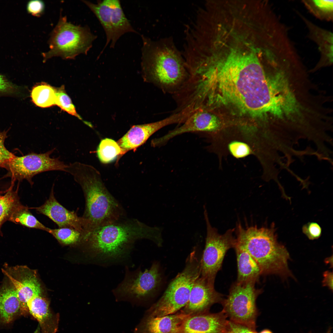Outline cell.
Masks as SVG:
<instances>
[{
  "mask_svg": "<svg viewBox=\"0 0 333 333\" xmlns=\"http://www.w3.org/2000/svg\"><path fill=\"white\" fill-rule=\"evenodd\" d=\"M266 57L252 50L231 51L219 57L208 76L210 90L218 86L229 102L252 114L270 118L279 109V84L271 72L267 74Z\"/></svg>",
  "mask_w": 333,
  "mask_h": 333,
  "instance_id": "6da1fadb",
  "label": "cell"
},
{
  "mask_svg": "<svg viewBox=\"0 0 333 333\" xmlns=\"http://www.w3.org/2000/svg\"><path fill=\"white\" fill-rule=\"evenodd\" d=\"M162 230L138 220L125 218L85 231L80 242L85 244L94 253L99 264L106 265L128 259L139 240L150 239L158 247L162 246Z\"/></svg>",
  "mask_w": 333,
  "mask_h": 333,
  "instance_id": "7a4b0ae2",
  "label": "cell"
},
{
  "mask_svg": "<svg viewBox=\"0 0 333 333\" xmlns=\"http://www.w3.org/2000/svg\"><path fill=\"white\" fill-rule=\"evenodd\" d=\"M142 66L144 79L165 93H177L189 75L181 52L172 37L153 40L142 36Z\"/></svg>",
  "mask_w": 333,
  "mask_h": 333,
  "instance_id": "3957f363",
  "label": "cell"
},
{
  "mask_svg": "<svg viewBox=\"0 0 333 333\" xmlns=\"http://www.w3.org/2000/svg\"><path fill=\"white\" fill-rule=\"evenodd\" d=\"M64 171L72 175L82 190L85 204L82 217L86 220L88 229L125 218L123 207L107 189L94 168L76 162L67 165Z\"/></svg>",
  "mask_w": 333,
  "mask_h": 333,
  "instance_id": "277c9868",
  "label": "cell"
},
{
  "mask_svg": "<svg viewBox=\"0 0 333 333\" xmlns=\"http://www.w3.org/2000/svg\"><path fill=\"white\" fill-rule=\"evenodd\" d=\"M235 230L236 244L245 249L259 265L262 274L293 277L288 262L289 254L277 241L274 224L270 228L257 225L244 228L239 223Z\"/></svg>",
  "mask_w": 333,
  "mask_h": 333,
  "instance_id": "5b68a950",
  "label": "cell"
},
{
  "mask_svg": "<svg viewBox=\"0 0 333 333\" xmlns=\"http://www.w3.org/2000/svg\"><path fill=\"white\" fill-rule=\"evenodd\" d=\"M201 272L200 259L194 249L188 256L183 269L171 282L162 296L147 310L146 314L162 317L176 313L183 308Z\"/></svg>",
  "mask_w": 333,
  "mask_h": 333,
  "instance_id": "8992f818",
  "label": "cell"
},
{
  "mask_svg": "<svg viewBox=\"0 0 333 333\" xmlns=\"http://www.w3.org/2000/svg\"><path fill=\"white\" fill-rule=\"evenodd\" d=\"M97 38L88 27L72 24L60 15L48 42L49 50L42 54L43 62L54 57L74 59L80 54L87 55Z\"/></svg>",
  "mask_w": 333,
  "mask_h": 333,
  "instance_id": "52a82bcc",
  "label": "cell"
},
{
  "mask_svg": "<svg viewBox=\"0 0 333 333\" xmlns=\"http://www.w3.org/2000/svg\"><path fill=\"white\" fill-rule=\"evenodd\" d=\"M162 276L159 264L154 262L142 271L140 269L131 271L126 268L123 280L113 290L117 301H128L140 304L152 297L160 286Z\"/></svg>",
  "mask_w": 333,
  "mask_h": 333,
  "instance_id": "ba28073f",
  "label": "cell"
},
{
  "mask_svg": "<svg viewBox=\"0 0 333 333\" xmlns=\"http://www.w3.org/2000/svg\"><path fill=\"white\" fill-rule=\"evenodd\" d=\"M255 283L236 282L232 285L228 295L221 303L222 311L229 320L254 331L258 314L256 300L262 291L255 288Z\"/></svg>",
  "mask_w": 333,
  "mask_h": 333,
  "instance_id": "9c48e42d",
  "label": "cell"
},
{
  "mask_svg": "<svg viewBox=\"0 0 333 333\" xmlns=\"http://www.w3.org/2000/svg\"><path fill=\"white\" fill-rule=\"evenodd\" d=\"M204 208L207 235L204 249L200 259V276L214 285L216 274L222 267L226 252L235 246L236 240L233 234L235 228L229 229L224 234H220L217 229L211 225L205 206Z\"/></svg>",
  "mask_w": 333,
  "mask_h": 333,
  "instance_id": "30bf717a",
  "label": "cell"
},
{
  "mask_svg": "<svg viewBox=\"0 0 333 333\" xmlns=\"http://www.w3.org/2000/svg\"><path fill=\"white\" fill-rule=\"evenodd\" d=\"M55 149L45 153H31L22 156H15L3 166L7 171L4 178L10 177L12 183L26 179L31 186L34 182L32 178L39 174L49 171H64L67 165L59 158L50 157Z\"/></svg>",
  "mask_w": 333,
  "mask_h": 333,
  "instance_id": "8fae6325",
  "label": "cell"
},
{
  "mask_svg": "<svg viewBox=\"0 0 333 333\" xmlns=\"http://www.w3.org/2000/svg\"><path fill=\"white\" fill-rule=\"evenodd\" d=\"M82 1L96 16L105 32L106 43L101 53L110 43V47L114 48L117 40L125 33H138L126 17L119 0H98L96 3Z\"/></svg>",
  "mask_w": 333,
  "mask_h": 333,
  "instance_id": "7c38bea8",
  "label": "cell"
},
{
  "mask_svg": "<svg viewBox=\"0 0 333 333\" xmlns=\"http://www.w3.org/2000/svg\"><path fill=\"white\" fill-rule=\"evenodd\" d=\"M2 272L14 286L20 301V312H28L27 303L36 296L43 294L36 272L25 265L10 266L5 264Z\"/></svg>",
  "mask_w": 333,
  "mask_h": 333,
  "instance_id": "4fadbf2b",
  "label": "cell"
},
{
  "mask_svg": "<svg viewBox=\"0 0 333 333\" xmlns=\"http://www.w3.org/2000/svg\"><path fill=\"white\" fill-rule=\"evenodd\" d=\"M183 121V115L175 113L160 121L133 125L117 142L125 154L129 150H135L162 128L172 124H181Z\"/></svg>",
  "mask_w": 333,
  "mask_h": 333,
  "instance_id": "5bb4252c",
  "label": "cell"
},
{
  "mask_svg": "<svg viewBox=\"0 0 333 333\" xmlns=\"http://www.w3.org/2000/svg\"><path fill=\"white\" fill-rule=\"evenodd\" d=\"M53 185L49 197L42 205L31 208L39 213L43 215L51 220L59 228L68 227L83 233L87 229L86 220L79 217L74 211H70L64 207L56 199Z\"/></svg>",
  "mask_w": 333,
  "mask_h": 333,
  "instance_id": "9a60e30c",
  "label": "cell"
},
{
  "mask_svg": "<svg viewBox=\"0 0 333 333\" xmlns=\"http://www.w3.org/2000/svg\"><path fill=\"white\" fill-rule=\"evenodd\" d=\"M220 125V121L214 114L208 110L198 109L191 114L182 125L156 138L155 142L160 146L176 136L188 132H212L217 130Z\"/></svg>",
  "mask_w": 333,
  "mask_h": 333,
  "instance_id": "2e32d148",
  "label": "cell"
},
{
  "mask_svg": "<svg viewBox=\"0 0 333 333\" xmlns=\"http://www.w3.org/2000/svg\"><path fill=\"white\" fill-rule=\"evenodd\" d=\"M224 299L223 294L215 290L214 285L200 276L193 285L187 303L180 312L190 315L208 312L211 306L221 303Z\"/></svg>",
  "mask_w": 333,
  "mask_h": 333,
  "instance_id": "e0dca14e",
  "label": "cell"
},
{
  "mask_svg": "<svg viewBox=\"0 0 333 333\" xmlns=\"http://www.w3.org/2000/svg\"><path fill=\"white\" fill-rule=\"evenodd\" d=\"M227 318L222 310L216 313L208 311L189 315L181 333H225L228 321Z\"/></svg>",
  "mask_w": 333,
  "mask_h": 333,
  "instance_id": "ac0fdd59",
  "label": "cell"
},
{
  "mask_svg": "<svg viewBox=\"0 0 333 333\" xmlns=\"http://www.w3.org/2000/svg\"><path fill=\"white\" fill-rule=\"evenodd\" d=\"M189 315L180 311L159 317L146 314L135 328L134 333H181Z\"/></svg>",
  "mask_w": 333,
  "mask_h": 333,
  "instance_id": "d6986e66",
  "label": "cell"
},
{
  "mask_svg": "<svg viewBox=\"0 0 333 333\" xmlns=\"http://www.w3.org/2000/svg\"><path fill=\"white\" fill-rule=\"evenodd\" d=\"M296 12L306 26L308 37L317 45L320 55L316 68L330 65L333 60L332 33L312 22L298 10Z\"/></svg>",
  "mask_w": 333,
  "mask_h": 333,
  "instance_id": "ffe728a7",
  "label": "cell"
},
{
  "mask_svg": "<svg viewBox=\"0 0 333 333\" xmlns=\"http://www.w3.org/2000/svg\"><path fill=\"white\" fill-rule=\"evenodd\" d=\"M28 312L39 322L41 333H55L58 328V316L52 313L43 294L34 297L27 303Z\"/></svg>",
  "mask_w": 333,
  "mask_h": 333,
  "instance_id": "44dd1931",
  "label": "cell"
},
{
  "mask_svg": "<svg viewBox=\"0 0 333 333\" xmlns=\"http://www.w3.org/2000/svg\"><path fill=\"white\" fill-rule=\"evenodd\" d=\"M234 248L236 253L237 262L236 282L240 283L250 282L256 283L262 274L259 265L243 248L236 243Z\"/></svg>",
  "mask_w": 333,
  "mask_h": 333,
  "instance_id": "7402d4cb",
  "label": "cell"
},
{
  "mask_svg": "<svg viewBox=\"0 0 333 333\" xmlns=\"http://www.w3.org/2000/svg\"><path fill=\"white\" fill-rule=\"evenodd\" d=\"M6 278L0 286V316L4 322L9 323L20 311L21 305L14 286Z\"/></svg>",
  "mask_w": 333,
  "mask_h": 333,
  "instance_id": "603a6c76",
  "label": "cell"
},
{
  "mask_svg": "<svg viewBox=\"0 0 333 333\" xmlns=\"http://www.w3.org/2000/svg\"><path fill=\"white\" fill-rule=\"evenodd\" d=\"M33 102L37 106L47 108L56 105V88L45 83L34 86L31 92Z\"/></svg>",
  "mask_w": 333,
  "mask_h": 333,
  "instance_id": "cb8c5ba5",
  "label": "cell"
},
{
  "mask_svg": "<svg viewBox=\"0 0 333 333\" xmlns=\"http://www.w3.org/2000/svg\"><path fill=\"white\" fill-rule=\"evenodd\" d=\"M5 194L0 195V236H2L1 228L8 220L15 208L21 204L18 194V189L13 190V183Z\"/></svg>",
  "mask_w": 333,
  "mask_h": 333,
  "instance_id": "d4e9b609",
  "label": "cell"
},
{
  "mask_svg": "<svg viewBox=\"0 0 333 333\" xmlns=\"http://www.w3.org/2000/svg\"><path fill=\"white\" fill-rule=\"evenodd\" d=\"M29 208L21 203L15 208L8 220L27 227L46 231L49 228L39 221L30 212Z\"/></svg>",
  "mask_w": 333,
  "mask_h": 333,
  "instance_id": "484cf974",
  "label": "cell"
},
{
  "mask_svg": "<svg viewBox=\"0 0 333 333\" xmlns=\"http://www.w3.org/2000/svg\"><path fill=\"white\" fill-rule=\"evenodd\" d=\"M308 11L319 20L331 22L333 19V1L311 0L302 1Z\"/></svg>",
  "mask_w": 333,
  "mask_h": 333,
  "instance_id": "4316f807",
  "label": "cell"
},
{
  "mask_svg": "<svg viewBox=\"0 0 333 333\" xmlns=\"http://www.w3.org/2000/svg\"><path fill=\"white\" fill-rule=\"evenodd\" d=\"M97 154L101 162L107 164L113 162L124 153L117 142L106 138L101 141L97 149Z\"/></svg>",
  "mask_w": 333,
  "mask_h": 333,
  "instance_id": "83f0119b",
  "label": "cell"
},
{
  "mask_svg": "<svg viewBox=\"0 0 333 333\" xmlns=\"http://www.w3.org/2000/svg\"><path fill=\"white\" fill-rule=\"evenodd\" d=\"M47 232L52 235L60 243L65 245L79 242L83 233L74 228L68 227L56 229L49 228Z\"/></svg>",
  "mask_w": 333,
  "mask_h": 333,
  "instance_id": "f1b7e54d",
  "label": "cell"
},
{
  "mask_svg": "<svg viewBox=\"0 0 333 333\" xmlns=\"http://www.w3.org/2000/svg\"><path fill=\"white\" fill-rule=\"evenodd\" d=\"M56 105L69 114L82 120L81 117L77 113L70 98L66 93L64 86H62L56 88Z\"/></svg>",
  "mask_w": 333,
  "mask_h": 333,
  "instance_id": "f546056e",
  "label": "cell"
},
{
  "mask_svg": "<svg viewBox=\"0 0 333 333\" xmlns=\"http://www.w3.org/2000/svg\"><path fill=\"white\" fill-rule=\"evenodd\" d=\"M230 153L237 158L245 157L252 153V150L247 143L239 141H233L228 145Z\"/></svg>",
  "mask_w": 333,
  "mask_h": 333,
  "instance_id": "4dcf8cb0",
  "label": "cell"
},
{
  "mask_svg": "<svg viewBox=\"0 0 333 333\" xmlns=\"http://www.w3.org/2000/svg\"><path fill=\"white\" fill-rule=\"evenodd\" d=\"M8 130L0 131V167L4 165L15 155L5 147V142L7 138Z\"/></svg>",
  "mask_w": 333,
  "mask_h": 333,
  "instance_id": "1f68e13d",
  "label": "cell"
},
{
  "mask_svg": "<svg viewBox=\"0 0 333 333\" xmlns=\"http://www.w3.org/2000/svg\"><path fill=\"white\" fill-rule=\"evenodd\" d=\"M303 232L310 240L318 239L321 236L322 229L317 223L311 222L304 225L302 228Z\"/></svg>",
  "mask_w": 333,
  "mask_h": 333,
  "instance_id": "d6a6232c",
  "label": "cell"
},
{
  "mask_svg": "<svg viewBox=\"0 0 333 333\" xmlns=\"http://www.w3.org/2000/svg\"><path fill=\"white\" fill-rule=\"evenodd\" d=\"M19 87L0 74V95H12L20 93Z\"/></svg>",
  "mask_w": 333,
  "mask_h": 333,
  "instance_id": "836d02e7",
  "label": "cell"
},
{
  "mask_svg": "<svg viewBox=\"0 0 333 333\" xmlns=\"http://www.w3.org/2000/svg\"><path fill=\"white\" fill-rule=\"evenodd\" d=\"M27 8L29 13L34 16L39 17L44 13L45 4L42 0H31L27 3Z\"/></svg>",
  "mask_w": 333,
  "mask_h": 333,
  "instance_id": "e575fe53",
  "label": "cell"
},
{
  "mask_svg": "<svg viewBox=\"0 0 333 333\" xmlns=\"http://www.w3.org/2000/svg\"><path fill=\"white\" fill-rule=\"evenodd\" d=\"M323 279L322 282L324 286L328 287L330 290H333V273L330 271H326L323 274Z\"/></svg>",
  "mask_w": 333,
  "mask_h": 333,
  "instance_id": "d590c367",
  "label": "cell"
},
{
  "mask_svg": "<svg viewBox=\"0 0 333 333\" xmlns=\"http://www.w3.org/2000/svg\"><path fill=\"white\" fill-rule=\"evenodd\" d=\"M248 333H258L256 332L255 331L251 329ZM258 333H273L270 330L268 329H265L262 331Z\"/></svg>",
  "mask_w": 333,
  "mask_h": 333,
  "instance_id": "8d00e7d4",
  "label": "cell"
},
{
  "mask_svg": "<svg viewBox=\"0 0 333 333\" xmlns=\"http://www.w3.org/2000/svg\"><path fill=\"white\" fill-rule=\"evenodd\" d=\"M34 333H41L40 329L39 326H38Z\"/></svg>",
  "mask_w": 333,
  "mask_h": 333,
  "instance_id": "74e56055",
  "label": "cell"
}]
</instances>
